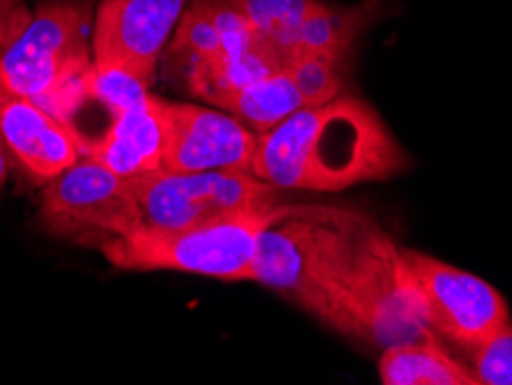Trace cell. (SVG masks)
<instances>
[{
  "instance_id": "12",
  "label": "cell",
  "mask_w": 512,
  "mask_h": 385,
  "mask_svg": "<svg viewBox=\"0 0 512 385\" xmlns=\"http://www.w3.org/2000/svg\"><path fill=\"white\" fill-rule=\"evenodd\" d=\"M164 132L160 97L148 93L130 107L109 116V127L100 137L84 143V155L109 166L123 178L162 169Z\"/></svg>"
},
{
  "instance_id": "11",
  "label": "cell",
  "mask_w": 512,
  "mask_h": 385,
  "mask_svg": "<svg viewBox=\"0 0 512 385\" xmlns=\"http://www.w3.org/2000/svg\"><path fill=\"white\" fill-rule=\"evenodd\" d=\"M0 139L12 162L37 183H47L79 157H84V134L77 127L14 93L0 81Z\"/></svg>"
},
{
  "instance_id": "20",
  "label": "cell",
  "mask_w": 512,
  "mask_h": 385,
  "mask_svg": "<svg viewBox=\"0 0 512 385\" xmlns=\"http://www.w3.org/2000/svg\"><path fill=\"white\" fill-rule=\"evenodd\" d=\"M12 164H14L12 157H10V153H7L3 139H0V190H3L5 183H7V178H10Z\"/></svg>"
},
{
  "instance_id": "16",
  "label": "cell",
  "mask_w": 512,
  "mask_h": 385,
  "mask_svg": "<svg viewBox=\"0 0 512 385\" xmlns=\"http://www.w3.org/2000/svg\"><path fill=\"white\" fill-rule=\"evenodd\" d=\"M231 3L243 14L254 33L268 42L286 63L298 26L319 0H231Z\"/></svg>"
},
{
  "instance_id": "13",
  "label": "cell",
  "mask_w": 512,
  "mask_h": 385,
  "mask_svg": "<svg viewBox=\"0 0 512 385\" xmlns=\"http://www.w3.org/2000/svg\"><path fill=\"white\" fill-rule=\"evenodd\" d=\"M379 379L383 385H478L469 365L441 349L436 337L386 346L379 360Z\"/></svg>"
},
{
  "instance_id": "19",
  "label": "cell",
  "mask_w": 512,
  "mask_h": 385,
  "mask_svg": "<svg viewBox=\"0 0 512 385\" xmlns=\"http://www.w3.org/2000/svg\"><path fill=\"white\" fill-rule=\"evenodd\" d=\"M33 12L24 0H0V51L28 26Z\"/></svg>"
},
{
  "instance_id": "6",
  "label": "cell",
  "mask_w": 512,
  "mask_h": 385,
  "mask_svg": "<svg viewBox=\"0 0 512 385\" xmlns=\"http://www.w3.org/2000/svg\"><path fill=\"white\" fill-rule=\"evenodd\" d=\"M402 254L434 335L469 351L510 323L508 300L483 277L418 249L402 247Z\"/></svg>"
},
{
  "instance_id": "8",
  "label": "cell",
  "mask_w": 512,
  "mask_h": 385,
  "mask_svg": "<svg viewBox=\"0 0 512 385\" xmlns=\"http://www.w3.org/2000/svg\"><path fill=\"white\" fill-rule=\"evenodd\" d=\"M190 0H100L93 21V65L116 67L153 86L171 33Z\"/></svg>"
},
{
  "instance_id": "10",
  "label": "cell",
  "mask_w": 512,
  "mask_h": 385,
  "mask_svg": "<svg viewBox=\"0 0 512 385\" xmlns=\"http://www.w3.org/2000/svg\"><path fill=\"white\" fill-rule=\"evenodd\" d=\"M337 215L340 210L335 208L293 206L270 224L256 247L252 282L282 293L298 307L303 305L335 231Z\"/></svg>"
},
{
  "instance_id": "14",
  "label": "cell",
  "mask_w": 512,
  "mask_h": 385,
  "mask_svg": "<svg viewBox=\"0 0 512 385\" xmlns=\"http://www.w3.org/2000/svg\"><path fill=\"white\" fill-rule=\"evenodd\" d=\"M372 14V5L367 3L360 7H330L319 0L298 26L291 56L316 54L346 63L358 35L370 24Z\"/></svg>"
},
{
  "instance_id": "17",
  "label": "cell",
  "mask_w": 512,
  "mask_h": 385,
  "mask_svg": "<svg viewBox=\"0 0 512 385\" xmlns=\"http://www.w3.org/2000/svg\"><path fill=\"white\" fill-rule=\"evenodd\" d=\"M344 67L346 63L326 56L293 54L286 58L282 70L296 83L303 107H319L344 95Z\"/></svg>"
},
{
  "instance_id": "1",
  "label": "cell",
  "mask_w": 512,
  "mask_h": 385,
  "mask_svg": "<svg viewBox=\"0 0 512 385\" xmlns=\"http://www.w3.org/2000/svg\"><path fill=\"white\" fill-rule=\"evenodd\" d=\"M409 169V155L370 102L344 93L259 134L250 171L277 190L344 192Z\"/></svg>"
},
{
  "instance_id": "5",
  "label": "cell",
  "mask_w": 512,
  "mask_h": 385,
  "mask_svg": "<svg viewBox=\"0 0 512 385\" xmlns=\"http://www.w3.org/2000/svg\"><path fill=\"white\" fill-rule=\"evenodd\" d=\"M40 222L51 236L100 249L141 229L143 215L130 180L84 155L44 183Z\"/></svg>"
},
{
  "instance_id": "2",
  "label": "cell",
  "mask_w": 512,
  "mask_h": 385,
  "mask_svg": "<svg viewBox=\"0 0 512 385\" xmlns=\"http://www.w3.org/2000/svg\"><path fill=\"white\" fill-rule=\"evenodd\" d=\"M303 309L342 335L381 349L434 337L425 326L402 247L379 224L356 213L344 215Z\"/></svg>"
},
{
  "instance_id": "18",
  "label": "cell",
  "mask_w": 512,
  "mask_h": 385,
  "mask_svg": "<svg viewBox=\"0 0 512 385\" xmlns=\"http://www.w3.org/2000/svg\"><path fill=\"white\" fill-rule=\"evenodd\" d=\"M478 385H512V321L466 351Z\"/></svg>"
},
{
  "instance_id": "3",
  "label": "cell",
  "mask_w": 512,
  "mask_h": 385,
  "mask_svg": "<svg viewBox=\"0 0 512 385\" xmlns=\"http://www.w3.org/2000/svg\"><path fill=\"white\" fill-rule=\"evenodd\" d=\"M95 0H42L0 51V81L74 125L88 102Z\"/></svg>"
},
{
  "instance_id": "15",
  "label": "cell",
  "mask_w": 512,
  "mask_h": 385,
  "mask_svg": "<svg viewBox=\"0 0 512 385\" xmlns=\"http://www.w3.org/2000/svg\"><path fill=\"white\" fill-rule=\"evenodd\" d=\"M217 107L227 109L231 116H236L256 134H263L280 125L291 113L303 109V97L289 74L277 70L268 77L231 90L217 102Z\"/></svg>"
},
{
  "instance_id": "7",
  "label": "cell",
  "mask_w": 512,
  "mask_h": 385,
  "mask_svg": "<svg viewBox=\"0 0 512 385\" xmlns=\"http://www.w3.org/2000/svg\"><path fill=\"white\" fill-rule=\"evenodd\" d=\"M127 180L139 201L143 226L153 229H183L236 210L280 201V190L250 171L173 173L160 169Z\"/></svg>"
},
{
  "instance_id": "4",
  "label": "cell",
  "mask_w": 512,
  "mask_h": 385,
  "mask_svg": "<svg viewBox=\"0 0 512 385\" xmlns=\"http://www.w3.org/2000/svg\"><path fill=\"white\" fill-rule=\"evenodd\" d=\"M291 208V203L270 201L183 229L141 226L130 236L109 240L100 247V252L111 266L120 270H173L245 282L252 279L261 233Z\"/></svg>"
},
{
  "instance_id": "9",
  "label": "cell",
  "mask_w": 512,
  "mask_h": 385,
  "mask_svg": "<svg viewBox=\"0 0 512 385\" xmlns=\"http://www.w3.org/2000/svg\"><path fill=\"white\" fill-rule=\"evenodd\" d=\"M160 116L164 171H250L259 134L236 116L203 104L164 102L162 97Z\"/></svg>"
}]
</instances>
